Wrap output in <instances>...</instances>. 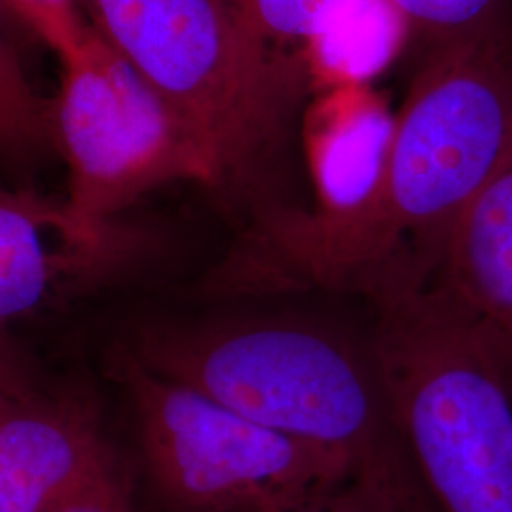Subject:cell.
I'll return each mask as SVG.
<instances>
[{
	"mask_svg": "<svg viewBox=\"0 0 512 512\" xmlns=\"http://www.w3.org/2000/svg\"><path fill=\"white\" fill-rule=\"evenodd\" d=\"M512 147L503 27L433 50L365 188L313 211H266L205 277L213 296L359 291L378 306L429 289L454 224Z\"/></svg>",
	"mask_w": 512,
	"mask_h": 512,
	"instance_id": "1",
	"label": "cell"
},
{
	"mask_svg": "<svg viewBox=\"0 0 512 512\" xmlns=\"http://www.w3.org/2000/svg\"><path fill=\"white\" fill-rule=\"evenodd\" d=\"M129 351L268 429L393 475L376 368L330 334L262 321L160 325L139 330Z\"/></svg>",
	"mask_w": 512,
	"mask_h": 512,
	"instance_id": "2",
	"label": "cell"
},
{
	"mask_svg": "<svg viewBox=\"0 0 512 512\" xmlns=\"http://www.w3.org/2000/svg\"><path fill=\"white\" fill-rule=\"evenodd\" d=\"M152 490L173 512H262L332 494L366 476L336 452L291 439L202 391L169 380L129 349L114 355Z\"/></svg>",
	"mask_w": 512,
	"mask_h": 512,
	"instance_id": "3",
	"label": "cell"
},
{
	"mask_svg": "<svg viewBox=\"0 0 512 512\" xmlns=\"http://www.w3.org/2000/svg\"><path fill=\"white\" fill-rule=\"evenodd\" d=\"M93 27L194 128L226 186L245 179L279 122L287 84L243 0H86Z\"/></svg>",
	"mask_w": 512,
	"mask_h": 512,
	"instance_id": "4",
	"label": "cell"
},
{
	"mask_svg": "<svg viewBox=\"0 0 512 512\" xmlns=\"http://www.w3.org/2000/svg\"><path fill=\"white\" fill-rule=\"evenodd\" d=\"M52 128L69 173L63 207L95 236L110 238L116 215L165 184L226 186L202 137L92 23L61 61Z\"/></svg>",
	"mask_w": 512,
	"mask_h": 512,
	"instance_id": "5",
	"label": "cell"
},
{
	"mask_svg": "<svg viewBox=\"0 0 512 512\" xmlns=\"http://www.w3.org/2000/svg\"><path fill=\"white\" fill-rule=\"evenodd\" d=\"M429 291L512 365V147L459 215Z\"/></svg>",
	"mask_w": 512,
	"mask_h": 512,
	"instance_id": "6",
	"label": "cell"
},
{
	"mask_svg": "<svg viewBox=\"0 0 512 512\" xmlns=\"http://www.w3.org/2000/svg\"><path fill=\"white\" fill-rule=\"evenodd\" d=\"M110 238L78 226L63 203L0 192V325L37 310L59 285L90 268Z\"/></svg>",
	"mask_w": 512,
	"mask_h": 512,
	"instance_id": "7",
	"label": "cell"
},
{
	"mask_svg": "<svg viewBox=\"0 0 512 512\" xmlns=\"http://www.w3.org/2000/svg\"><path fill=\"white\" fill-rule=\"evenodd\" d=\"M361 0H243L258 42L277 73L289 82V59L329 29L338 16Z\"/></svg>",
	"mask_w": 512,
	"mask_h": 512,
	"instance_id": "8",
	"label": "cell"
},
{
	"mask_svg": "<svg viewBox=\"0 0 512 512\" xmlns=\"http://www.w3.org/2000/svg\"><path fill=\"white\" fill-rule=\"evenodd\" d=\"M48 143H54L52 101L33 88L0 25V152L29 156Z\"/></svg>",
	"mask_w": 512,
	"mask_h": 512,
	"instance_id": "9",
	"label": "cell"
},
{
	"mask_svg": "<svg viewBox=\"0 0 512 512\" xmlns=\"http://www.w3.org/2000/svg\"><path fill=\"white\" fill-rule=\"evenodd\" d=\"M431 52L501 29L505 0H384Z\"/></svg>",
	"mask_w": 512,
	"mask_h": 512,
	"instance_id": "10",
	"label": "cell"
},
{
	"mask_svg": "<svg viewBox=\"0 0 512 512\" xmlns=\"http://www.w3.org/2000/svg\"><path fill=\"white\" fill-rule=\"evenodd\" d=\"M6 14L25 23L57 57L76 54L90 31L82 16L86 0H0Z\"/></svg>",
	"mask_w": 512,
	"mask_h": 512,
	"instance_id": "11",
	"label": "cell"
},
{
	"mask_svg": "<svg viewBox=\"0 0 512 512\" xmlns=\"http://www.w3.org/2000/svg\"><path fill=\"white\" fill-rule=\"evenodd\" d=\"M48 512H137L128 482L110 448L97 459L90 473Z\"/></svg>",
	"mask_w": 512,
	"mask_h": 512,
	"instance_id": "12",
	"label": "cell"
},
{
	"mask_svg": "<svg viewBox=\"0 0 512 512\" xmlns=\"http://www.w3.org/2000/svg\"><path fill=\"white\" fill-rule=\"evenodd\" d=\"M397 490L393 475L361 476L332 494L262 512H404Z\"/></svg>",
	"mask_w": 512,
	"mask_h": 512,
	"instance_id": "13",
	"label": "cell"
},
{
	"mask_svg": "<svg viewBox=\"0 0 512 512\" xmlns=\"http://www.w3.org/2000/svg\"><path fill=\"white\" fill-rule=\"evenodd\" d=\"M0 389L12 391L18 395H31V384L23 372V368L12 359L8 351L0 349Z\"/></svg>",
	"mask_w": 512,
	"mask_h": 512,
	"instance_id": "14",
	"label": "cell"
},
{
	"mask_svg": "<svg viewBox=\"0 0 512 512\" xmlns=\"http://www.w3.org/2000/svg\"><path fill=\"white\" fill-rule=\"evenodd\" d=\"M0 10H2V12H4V8H2V4H0ZM4 14H6V12H4Z\"/></svg>",
	"mask_w": 512,
	"mask_h": 512,
	"instance_id": "15",
	"label": "cell"
},
{
	"mask_svg": "<svg viewBox=\"0 0 512 512\" xmlns=\"http://www.w3.org/2000/svg\"><path fill=\"white\" fill-rule=\"evenodd\" d=\"M2 190H4V188H0V192H2Z\"/></svg>",
	"mask_w": 512,
	"mask_h": 512,
	"instance_id": "16",
	"label": "cell"
}]
</instances>
